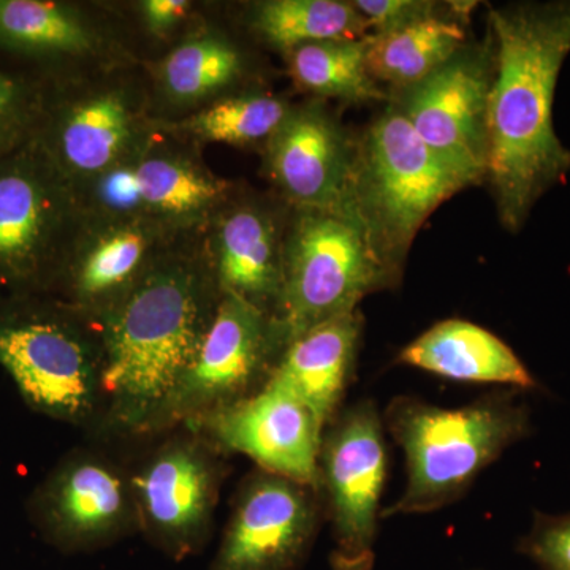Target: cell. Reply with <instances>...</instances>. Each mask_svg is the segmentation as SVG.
Masks as SVG:
<instances>
[{
  "label": "cell",
  "instance_id": "cell-1",
  "mask_svg": "<svg viewBox=\"0 0 570 570\" xmlns=\"http://www.w3.org/2000/svg\"><path fill=\"white\" fill-rule=\"evenodd\" d=\"M204 228L181 236L97 324L105 362L104 436L153 438L204 343L223 298Z\"/></svg>",
  "mask_w": 570,
  "mask_h": 570
},
{
  "label": "cell",
  "instance_id": "cell-2",
  "mask_svg": "<svg viewBox=\"0 0 570 570\" xmlns=\"http://www.w3.org/2000/svg\"><path fill=\"white\" fill-rule=\"evenodd\" d=\"M489 179L501 223L519 232L543 194L564 181L570 151L553 127V100L570 52V0L491 10Z\"/></svg>",
  "mask_w": 570,
  "mask_h": 570
},
{
  "label": "cell",
  "instance_id": "cell-3",
  "mask_svg": "<svg viewBox=\"0 0 570 570\" xmlns=\"http://www.w3.org/2000/svg\"><path fill=\"white\" fill-rule=\"evenodd\" d=\"M382 419L403 449L407 471L406 489L382 517L448 508L505 450L532 431L530 409L519 390L490 393L456 409L397 396Z\"/></svg>",
  "mask_w": 570,
  "mask_h": 570
},
{
  "label": "cell",
  "instance_id": "cell-4",
  "mask_svg": "<svg viewBox=\"0 0 570 570\" xmlns=\"http://www.w3.org/2000/svg\"><path fill=\"white\" fill-rule=\"evenodd\" d=\"M0 367L36 414L99 433L105 412L99 326L56 296H0Z\"/></svg>",
  "mask_w": 570,
  "mask_h": 570
},
{
  "label": "cell",
  "instance_id": "cell-5",
  "mask_svg": "<svg viewBox=\"0 0 570 570\" xmlns=\"http://www.w3.org/2000/svg\"><path fill=\"white\" fill-rule=\"evenodd\" d=\"M463 187L393 104L356 142L347 217L360 225L371 249L397 284L420 227Z\"/></svg>",
  "mask_w": 570,
  "mask_h": 570
},
{
  "label": "cell",
  "instance_id": "cell-6",
  "mask_svg": "<svg viewBox=\"0 0 570 570\" xmlns=\"http://www.w3.org/2000/svg\"><path fill=\"white\" fill-rule=\"evenodd\" d=\"M156 134L137 62L50 80L36 141L75 187L126 163Z\"/></svg>",
  "mask_w": 570,
  "mask_h": 570
},
{
  "label": "cell",
  "instance_id": "cell-7",
  "mask_svg": "<svg viewBox=\"0 0 570 570\" xmlns=\"http://www.w3.org/2000/svg\"><path fill=\"white\" fill-rule=\"evenodd\" d=\"M396 285L351 217L292 209L284 279L273 322L284 348L333 318L355 313L366 295Z\"/></svg>",
  "mask_w": 570,
  "mask_h": 570
},
{
  "label": "cell",
  "instance_id": "cell-8",
  "mask_svg": "<svg viewBox=\"0 0 570 570\" xmlns=\"http://www.w3.org/2000/svg\"><path fill=\"white\" fill-rule=\"evenodd\" d=\"M82 219L73 187L39 142L0 159V285L50 294Z\"/></svg>",
  "mask_w": 570,
  "mask_h": 570
},
{
  "label": "cell",
  "instance_id": "cell-9",
  "mask_svg": "<svg viewBox=\"0 0 570 570\" xmlns=\"http://www.w3.org/2000/svg\"><path fill=\"white\" fill-rule=\"evenodd\" d=\"M202 149L157 130L151 141L107 174L73 187L82 216L124 217L176 230H202L234 193Z\"/></svg>",
  "mask_w": 570,
  "mask_h": 570
},
{
  "label": "cell",
  "instance_id": "cell-10",
  "mask_svg": "<svg viewBox=\"0 0 570 570\" xmlns=\"http://www.w3.org/2000/svg\"><path fill=\"white\" fill-rule=\"evenodd\" d=\"M387 479L384 419L373 401L337 414L318 453V493L332 523L333 570H373Z\"/></svg>",
  "mask_w": 570,
  "mask_h": 570
},
{
  "label": "cell",
  "instance_id": "cell-11",
  "mask_svg": "<svg viewBox=\"0 0 570 570\" xmlns=\"http://www.w3.org/2000/svg\"><path fill=\"white\" fill-rule=\"evenodd\" d=\"M0 61L55 80L141 58L116 2L0 0Z\"/></svg>",
  "mask_w": 570,
  "mask_h": 570
},
{
  "label": "cell",
  "instance_id": "cell-12",
  "mask_svg": "<svg viewBox=\"0 0 570 570\" xmlns=\"http://www.w3.org/2000/svg\"><path fill=\"white\" fill-rule=\"evenodd\" d=\"M181 428L130 469L140 532L176 562L208 547L225 478L223 453Z\"/></svg>",
  "mask_w": 570,
  "mask_h": 570
},
{
  "label": "cell",
  "instance_id": "cell-13",
  "mask_svg": "<svg viewBox=\"0 0 570 570\" xmlns=\"http://www.w3.org/2000/svg\"><path fill=\"white\" fill-rule=\"evenodd\" d=\"M284 346L269 314L223 295L197 355L157 420L153 436L189 425L264 389Z\"/></svg>",
  "mask_w": 570,
  "mask_h": 570
},
{
  "label": "cell",
  "instance_id": "cell-14",
  "mask_svg": "<svg viewBox=\"0 0 570 570\" xmlns=\"http://www.w3.org/2000/svg\"><path fill=\"white\" fill-rule=\"evenodd\" d=\"M28 512L41 538L66 554L96 553L140 532L130 469L100 450L67 453L32 491Z\"/></svg>",
  "mask_w": 570,
  "mask_h": 570
},
{
  "label": "cell",
  "instance_id": "cell-15",
  "mask_svg": "<svg viewBox=\"0 0 570 570\" xmlns=\"http://www.w3.org/2000/svg\"><path fill=\"white\" fill-rule=\"evenodd\" d=\"M324 515L317 489L257 468L236 493L208 570H299Z\"/></svg>",
  "mask_w": 570,
  "mask_h": 570
},
{
  "label": "cell",
  "instance_id": "cell-16",
  "mask_svg": "<svg viewBox=\"0 0 570 570\" xmlns=\"http://www.w3.org/2000/svg\"><path fill=\"white\" fill-rule=\"evenodd\" d=\"M186 234L146 220L85 216L48 295L97 325Z\"/></svg>",
  "mask_w": 570,
  "mask_h": 570
},
{
  "label": "cell",
  "instance_id": "cell-17",
  "mask_svg": "<svg viewBox=\"0 0 570 570\" xmlns=\"http://www.w3.org/2000/svg\"><path fill=\"white\" fill-rule=\"evenodd\" d=\"M491 80L493 59L460 51L395 100L420 140L464 186L487 179L489 171Z\"/></svg>",
  "mask_w": 570,
  "mask_h": 570
},
{
  "label": "cell",
  "instance_id": "cell-18",
  "mask_svg": "<svg viewBox=\"0 0 570 570\" xmlns=\"http://www.w3.org/2000/svg\"><path fill=\"white\" fill-rule=\"evenodd\" d=\"M261 153L262 171L272 184L273 194L285 205L347 216L356 142L325 100L292 105Z\"/></svg>",
  "mask_w": 570,
  "mask_h": 570
},
{
  "label": "cell",
  "instance_id": "cell-19",
  "mask_svg": "<svg viewBox=\"0 0 570 570\" xmlns=\"http://www.w3.org/2000/svg\"><path fill=\"white\" fill-rule=\"evenodd\" d=\"M247 37L209 2L202 21L170 50L142 61L156 121L184 116L258 88Z\"/></svg>",
  "mask_w": 570,
  "mask_h": 570
},
{
  "label": "cell",
  "instance_id": "cell-20",
  "mask_svg": "<svg viewBox=\"0 0 570 570\" xmlns=\"http://www.w3.org/2000/svg\"><path fill=\"white\" fill-rule=\"evenodd\" d=\"M292 208L273 194L236 183L204 228L220 294L236 296L273 317L284 279V243Z\"/></svg>",
  "mask_w": 570,
  "mask_h": 570
},
{
  "label": "cell",
  "instance_id": "cell-21",
  "mask_svg": "<svg viewBox=\"0 0 570 570\" xmlns=\"http://www.w3.org/2000/svg\"><path fill=\"white\" fill-rule=\"evenodd\" d=\"M220 453H238L258 469L318 490L324 430L298 400L265 384L234 406L186 425Z\"/></svg>",
  "mask_w": 570,
  "mask_h": 570
},
{
  "label": "cell",
  "instance_id": "cell-22",
  "mask_svg": "<svg viewBox=\"0 0 570 570\" xmlns=\"http://www.w3.org/2000/svg\"><path fill=\"white\" fill-rule=\"evenodd\" d=\"M360 335L356 311L317 325L284 348L266 384L298 400L325 431L354 376Z\"/></svg>",
  "mask_w": 570,
  "mask_h": 570
},
{
  "label": "cell",
  "instance_id": "cell-23",
  "mask_svg": "<svg viewBox=\"0 0 570 570\" xmlns=\"http://www.w3.org/2000/svg\"><path fill=\"white\" fill-rule=\"evenodd\" d=\"M400 363L452 381L509 385L513 390L538 387L530 370L504 341L461 318L431 326L403 348Z\"/></svg>",
  "mask_w": 570,
  "mask_h": 570
},
{
  "label": "cell",
  "instance_id": "cell-24",
  "mask_svg": "<svg viewBox=\"0 0 570 570\" xmlns=\"http://www.w3.org/2000/svg\"><path fill=\"white\" fill-rule=\"evenodd\" d=\"M223 9L247 39L283 56L307 43L370 36L354 3L341 0H258Z\"/></svg>",
  "mask_w": 570,
  "mask_h": 570
},
{
  "label": "cell",
  "instance_id": "cell-25",
  "mask_svg": "<svg viewBox=\"0 0 570 570\" xmlns=\"http://www.w3.org/2000/svg\"><path fill=\"white\" fill-rule=\"evenodd\" d=\"M292 104L283 97L253 89L225 97L204 110L175 121H156V130L195 148L206 145H227L235 148L264 149L279 129Z\"/></svg>",
  "mask_w": 570,
  "mask_h": 570
},
{
  "label": "cell",
  "instance_id": "cell-26",
  "mask_svg": "<svg viewBox=\"0 0 570 570\" xmlns=\"http://www.w3.org/2000/svg\"><path fill=\"white\" fill-rule=\"evenodd\" d=\"M463 43L460 22L434 14L400 31L370 33L366 69L374 81L404 91L455 58Z\"/></svg>",
  "mask_w": 570,
  "mask_h": 570
},
{
  "label": "cell",
  "instance_id": "cell-27",
  "mask_svg": "<svg viewBox=\"0 0 570 570\" xmlns=\"http://www.w3.org/2000/svg\"><path fill=\"white\" fill-rule=\"evenodd\" d=\"M367 39L307 43L284 55L292 81L311 99L371 102L384 91L366 69Z\"/></svg>",
  "mask_w": 570,
  "mask_h": 570
},
{
  "label": "cell",
  "instance_id": "cell-28",
  "mask_svg": "<svg viewBox=\"0 0 570 570\" xmlns=\"http://www.w3.org/2000/svg\"><path fill=\"white\" fill-rule=\"evenodd\" d=\"M50 78L0 61V159L36 140Z\"/></svg>",
  "mask_w": 570,
  "mask_h": 570
},
{
  "label": "cell",
  "instance_id": "cell-29",
  "mask_svg": "<svg viewBox=\"0 0 570 570\" xmlns=\"http://www.w3.org/2000/svg\"><path fill=\"white\" fill-rule=\"evenodd\" d=\"M116 6L129 24L142 62L170 50L193 31L208 11L209 2L132 0Z\"/></svg>",
  "mask_w": 570,
  "mask_h": 570
},
{
  "label": "cell",
  "instance_id": "cell-30",
  "mask_svg": "<svg viewBox=\"0 0 570 570\" xmlns=\"http://www.w3.org/2000/svg\"><path fill=\"white\" fill-rule=\"evenodd\" d=\"M520 551L542 570H570V513H538Z\"/></svg>",
  "mask_w": 570,
  "mask_h": 570
},
{
  "label": "cell",
  "instance_id": "cell-31",
  "mask_svg": "<svg viewBox=\"0 0 570 570\" xmlns=\"http://www.w3.org/2000/svg\"><path fill=\"white\" fill-rule=\"evenodd\" d=\"M352 3L365 20L367 31L373 29V36L400 31L436 14V3L422 0H356Z\"/></svg>",
  "mask_w": 570,
  "mask_h": 570
}]
</instances>
